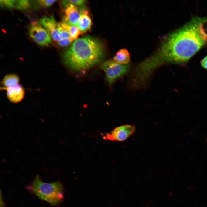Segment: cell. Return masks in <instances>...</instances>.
Listing matches in <instances>:
<instances>
[{
    "label": "cell",
    "instance_id": "1",
    "mask_svg": "<svg viewBox=\"0 0 207 207\" xmlns=\"http://www.w3.org/2000/svg\"><path fill=\"white\" fill-rule=\"evenodd\" d=\"M207 44V18L193 16L168 35L156 52L141 62L142 68L152 75L166 64H184Z\"/></svg>",
    "mask_w": 207,
    "mask_h": 207
},
{
    "label": "cell",
    "instance_id": "2",
    "mask_svg": "<svg viewBox=\"0 0 207 207\" xmlns=\"http://www.w3.org/2000/svg\"><path fill=\"white\" fill-rule=\"evenodd\" d=\"M104 48L98 39L90 36L77 39L62 54L65 64L76 71L84 70L100 62Z\"/></svg>",
    "mask_w": 207,
    "mask_h": 207
},
{
    "label": "cell",
    "instance_id": "3",
    "mask_svg": "<svg viewBox=\"0 0 207 207\" xmlns=\"http://www.w3.org/2000/svg\"><path fill=\"white\" fill-rule=\"evenodd\" d=\"M29 189L39 198L53 205L59 204L64 198V188L61 183H45L41 180L38 175L30 185Z\"/></svg>",
    "mask_w": 207,
    "mask_h": 207
},
{
    "label": "cell",
    "instance_id": "4",
    "mask_svg": "<svg viewBox=\"0 0 207 207\" xmlns=\"http://www.w3.org/2000/svg\"><path fill=\"white\" fill-rule=\"evenodd\" d=\"M101 67L105 73L107 81L110 84L127 74L129 68V65L121 64L113 60L105 62Z\"/></svg>",
    "mask_w": 207,
    "mask_h": 207
},
{
    "label": "cell",
    "instance_id": "5",
    "mask_svg": "<svg viewBox=\"0 0 207 207\" xmlns=\"http://www.w3.org/2000/svg\"><path fill=\"white\" fill-rule=\"evenodd\" d=\"M29 34L39 45L47 46L51 43V37L48 31L39 23L34 22L30 25Z\"/></svg>",
    "mask_w": 207,
    "mask_h": 207
},
{
    "label": "cell",
    "instance_id": "6",
    "mask_svg": "<svg viewBox=\"0 0 207 207\" xmlns=\"http://www.w3.org/2000/svg\"><path fill=\"white\" fill-rule=\"evenodd\" d=\"M136 127L133 124H125L117 127L103 136L105 140L123 141L134 133Z\"/></svg>",
    "mask_w": 207,
    "mask_h": 207
},
{
    "label": "cell",
    "instance_id": "7",
    "mask_svg": "<svg viewBox=\"0 0 207 207\" xmlns=\"http://www.w3.org/2000/svg\"><path fill=\"white\" fill-rule=\"evenodd\" d=\"M82 14L80 8L70 4L65 10L63 21L70 25L77 26Z\"/></svg>",
    "mask_w": 207,
    "mask_h": 207
},
{
    "label": "cell",
    "instance_id": "8",
    "mask_svg": "<svg viewBox=\"0 0 207 207\" xmlns=\"http://www.w3.org/2000/svg\"><path fill=\"white\" fill-rule=\"evenodd\" d=\"M39 23L48 31L54 41L58 42L61 40L58 31V23L53 16L44 17Z\"/></svg>",
    "mask_w": 207,
    "mask_h": 207
},
{
    "label": "cell",
    "instance_id": "9",
    "mask_svg": "<svg viewBox=\"0 0 207 207\" xmlns=\"http://www.w3.org/2000/svg\"><path fill=\"white\" fill-rule=\"evenodd\" d=\"M1 90L6 91V95L9 101L13 103H18L23 99L25 95V90L22 85L19 84L15 86Z\"/></svg>",
    "mask_w": 207,
    "mask_h": 207
},
{
    "label": "cell",
    "instance_id": "10",
    "mask_svg": "<svg viewBox=\"0 0 207 207\" xmlns=\"http://www.w3.org/2000/svg\"><path fill=\"white\" fill-rule=\"evenodd\" d=\"M20 78L15 74H8L3 77L1 82L3 86L1 89L7 88L19 84Z\"/></svg>",
    "mask_w": 207,
    "mask_h": 207
},
{
    "label": "cell",
    "instance_id": "11",
    "mask_svg": "<svg viewBox=\"0 0 207 207\" xmlns=\"http://www.w3.org/2000/svg\"><path fill=\"white\" fill-rule=\"evenodd\" d=\"M88 14H82L77 26L81 33L86 32L91 26L92 20Z\"/></svg>",
    "mask_w": 207,
    "mask_h": 207
},
{
    "label": "cell",
    "instance_id": "12",
    "mask_svg": "<svg viewBox=\"0 0 207 207\" xmlns=\"http://www.w3.org/2000/svg\"><path fill=\"white\" fill-rule=\"evenodd\" d=\"M114 60L122 64H128L130 60V56L128 50L125 49L120 50L114 57Z\"/></svg>",
    "mask_w": 207,
    "mask_h": 207
},
{
    "label": "cell",
    "instance_id": "13",
    "mask_svg": "<svg viewBox=\"0 0 207 207\" xmlns=\"http://www.w3.org/2000/svg\"><path fill=\"white\" fill-rule=\"evenodd\" d=\"M61 23L63 27L68 32L71 41L72 42L77 39L81 33L79 28L77 26L70 25L63 21Z\"/></svg>",
    "mask_w": 207,
    "mask_h": 207
},
{
    "label": "cell",
    "instance_id": "14",
    "mask_svg": "<svg viewBox=\"0 0 207 207\" xmlns=\"http://www.w3.org/2000/svg\"><path fill=\"white\" fill-rule=\"evenodd\" d=\"M30 1L26 0H16L14 9L21 10H25L30 7Z\"/></svg>",
    "mask_w": 207,
    "mask_h": 207
},
{
    "label": "cell",
    "instance_id": "15",
    "mask_svg": "<svg viewBox=\"0 0 207 207\" xmlns=\"http://www.w3.org/2000/svg\"><path fill=\"white\" fill-rule=\"evenodd\" d=\"M85 1H86L83 0H63L62 1L61 3L66 8L70 4H72L77 7H82Z\"/></svg>",
    "mask_w": 207,
    "mask_h": 207
},
{
    "label": "cell",
    "instance_id": "16",
    "mask_svg": "<svg viewBox=\"0 0 207 207\" xmlns=\"http://www.w3.org/2000/svg\"><path fill=\"white\" fill-rule=\"evenodd\" d=\"M58 31L61 39H70L68 32L63 27L61 22L58 23Z\"/></svg>",
    "mask_w": 207,
    "mask_h": 207
},
{
    "label": "cell",
    "instance_id": "17",
    "mask_svg": "<svg viewBox=\"0 0 207 207\" xmlns=\"http://www.w3.org/2000/svg\"><path fill=\"white\" fill-rule=\"evenodd\" d=\"M0 3L1 6L9 9L14 8L16 0H0Z\"/></svg>",
    "mask_w": 207,
    "mask_h": 207
},
{
    "label": "cell",
    "instance_id": "18",
    "mask_svg": "<svg viewBox=\"0 0 207 207\" xmlns=\"http://www.w3.org/2000/svg\"><path fill=\"white\" fill-rule=\"evenodd\" d=\"M56 0H40L37 1V2L42 6L49 7L52 5Z\"/></svg>",
    "mask_w": 207,
    "mask_h": 207
},
{
    "label": "cell",
    "instance_id": "19",
    "mask_svg": "<svg viewBox=\"0 0 207 207\" xmlns=\"http://www.w3.org/2000/svg\"><path fill=\"white\" fill-rule=\"evenodd\" d=\"M72 42L70 39H64L60 40L57 43L60 46L65 47L68 46Z\"/></svg>",
    "mask_w": 207,
    "mask_h": 207
},
{
    "label": "cell",
    "instance_id": "20",
    "mask_svg": "<svg viewBox=\"0 0 207 207\" xmlns=\"http://www.w3.org/2000/svg\"><path fill=\"white\" fill-rule=\"evenodd\" d=\"M200 64L202 67L207 70V55L201 60Z\"/></svg>",
    "mask_w": 207,
    "mask_h": 207
}]
</instances>
